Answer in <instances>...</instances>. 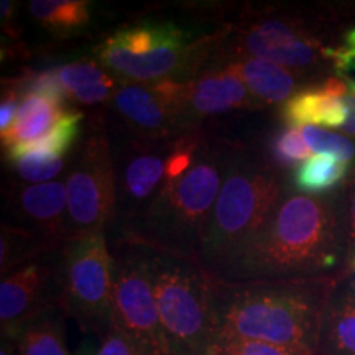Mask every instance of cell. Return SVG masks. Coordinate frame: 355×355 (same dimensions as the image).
<instances>
[{
    "mask_svg": "<svg viewBox=\"0 0 355 355\" xmlns=\"http://www.w3.org/2000/svg\"><path fill=\"white\" fill-rule=\"evenodd\" d=\"M339 278L225 282L212 275L216 337H241L318 355L324 313Z\"/></svg>",
    "mask_w": 355,
    "mask_h": 355,
    "instance_id": "1",
    "label": "cell"
},
{
    "mask_svg": "<svg viewBox=\"0 0 355 355\" xmlns=\"http://www.w3.org/2000/svg\"><path fill=\"white\" fill-rule=\"evenodd\" d=\"M344 245L340 211L329 199L282 198L272 217L220 279L275 282L322 277L339 263Z\"/></svg>",
    "mask_w": 355,
    "mask_h": 355,
    "instance_id": "2",
    "label": "cell"
},
{
    "mask_svg": "<svg viewBox=\"0 0 355 355\" xmlns=\"http://www.w3.org/2000/svg\"><path fill=\"white\" fill-rule=\"evenodd\" d=\"M283 198L278 171L250 152L235 146L198 260L216 278H222L234 261L265 227Z\"/></svg>",
    "mask_w": 355,
    "mask_h": 355,
    "instance_id": "3",
    "label": "cell"
},
{
    "mask_svg": "<svg viewBox=\"0 0 355 355\" xmlns=\"http://www.w3.org/2000/svg\"><path fill=\"white\" fill-rule=\"evenodd\" d=\"M235 146L204 137L188 173L165 183L128 235L198 259Z\"/></svg>",
    "mask_w": 355,
    "mask_h": 355,
    "instance_id": "4",
    "label": "cell"
},
{
    "mask_svg": "<svg viewBox=\"0 0 355 355\" xmlns=\"http://www.w3.org/2000/svg\"><path fill=\"white\" fill-rule=\"evenodd\" d=\"M227 33L189 43L188 33L170 20H141L119 28L97 46V63L125 83L189 81L209 66Z\"/></svg>",
    "mask_w": 355,
    "mask_h": 355,
    "instance_id": "5",
    "label": "cell"
},
{
    "mask_svg": "<svg viewBox=\"0 0 355 355\" xmlns=\"http://www.w3.org/2000/svg\"><path fill=\"white\" fill-rule=\"evenodd\" d=\"M133 239L148 260L171 355H202L214 340L212 275L196 257Z\"/></svg>",
    "mask_w": 355,
    "mask_h": 355,
    "instance_id": "6",
    "label": "cell"
},
{
    "mask_svg": "<svg viewBox=\"0 0 355 355\" xmlns=\"http://www.w3.org/2000/svg\"><path fill=\"white\" fill-rule=\"evenodd\" d=\"M324 19H311L298 12L261 8L248 12L229 28V43L222 44V58H259L295 73H316L331 68V48L339 38L331 37Z\"/></svg>",
    "mask_w": 355,
    "mask_h": 355,
    "instance_id": "7",
    "label": "cell"
},
{
    "mask_svg": "<svg viewBox=\"0 0 355 355\" xmlns=\"http://www.w3.org/2000/svg\"><path fill=\"white\" fill-rule=\"evenodd\" d=\"M56 279L60 308L84 331L104 336L114 303V257L104 230L64 243Z\"/></svg>",
    "mask_w": 355,
    "mask_h": 355,
    "instance_id": "8",
    "label": "cell"
},
{
    "mask_svg": "<svg viewBox=\"0 0 355 355\" xmlns=\"http://www.w3.org/2000/svg\"><path fill=\"white\" fill-rule=\"evenodd\" d=\"M71 159L66 175L68 242L99 232L117 216V170L109 133L102 117H94Z\"/></svg>",
    "mask_w": 355,
    "mask_h": 355,
    "instance_id": "9",
    "label": "cell"
},
{
    "mask_svg": "<svg viewBox=\"0 0 355 355\" xmlns=\"http://www.w3.org/2000/svg\"><path fill=\"white\" fill-rule=\"evenodd\" d=\"M114 303L110 327L140 344L152 355H171L159 319L152 273L141 243L125 234L115 242Z\"/></svg>",
    "mask_w": 355,
    "mask_h": 355,
    "instance_id": "10",
    "label": "cell"
},
{
    "mask_svg": "<svg viewBox=\"0 0 355 355\" xmlns=\"http://www.w3.org/2000/svg\"><path fill=\"white\" fill-rule=\"evenodd\" d=\"M109 104L130 139L175 140L199 128L186 119V81L121 83Z\"/></svg>",
    "mask_w": 355,
    "mask_h": 355,
    "instance_id": "11",
    "label": "cell"
},
{
    "mask_svg": "<svg viewBox=\"0 0 355 355\" xmlns=\"http://www.w3.org/2000/svg\"><path fill=\"white\" fill-rule=\"evenodd\" d=\"M173 140L127 139L115 155L117 212L137 224L165 186Z\"/></svg>",
    "mask_w": 355,
    "mask_h": 355,
    "instance_id": "12",
    "label": "cell"
},
{
    "mask_svg": "<svg viewBox=\"0 0 355 355\" xmlns=\"http://www.w3.org/2000/svg\"><path fill=\"white\" fill-rule=\"evenodd\" d=\"M55 270L50 263L32 260L7 273L0 283V327L3 340L15 343L26 324L60 304L51 295Z\"/></svg>",
    "mask_w": 355,
    "mask_h": 355,
    "instance_id": "13",
    "label": "cell"
},
{
    "mask_svg": "<svg viewBox=\"0 0 355 355\" xmlns=\"http://www.w3.org/2000/svg\"><path fill=\"white\" fill-rule=\"evenodd\" d=\"M254 107H259V104L248 92L241 74L219 53L201 74L186 81V119L193 127H199L202 119L212 115Z\"/></svg>",
    "mask_w": 355,
    "mask_h": 355,
    "instance_id": "14",
    "label": "cell"
},
{
    "mask_svg": "<svg viewBox=\"0 0 355 355\" xmlns=\"http://www.w3.org/2000/svg\"><path fill=\"white\" fill-rule=\"evenodd\" d=\"M13 206L32 224L44 254L68 242V193L64 181L28 184L13 193Z\"/></svg>",
    "mask_w": 355,
    "mask_h": 355,
    "instance_id": "15",
    "label": "cell"
},
{
    "mask_svg": "<svg viewBox=\"0 0 355 355\" xmlns=\"http://www.w3.org/2000/svg\"><path fill=\"white\" fill-rule=\"evenodd\" d=\"M349 91L347 81L339 76L309 84L279 107V117L288 127L324 125L340 128L347 119L344 99L349 96Z\"/></svg>",
    "mask_w": 355,
    "mask_h": 355,
    "instance_id": "16",
    "label": "cell"
},
{
    "mask_svg": "<svg viewBox=\"0 0 355 355\" xmlns=\"http://www.w3.org/2000/svg\"><path fill=\"white\" fill-rule=\"evenodd\" d=\"M220 56V55H219ZM222 58V56H220ZM232 63L259 107L283 105L303 89V74L259 58H224Z\"/></svg>",
    "mask_w": 355,
    "mask_h": 355,
    "instance_id": "17",
    "label": "cell"
},
{
    "mask_svg": "<svg viewBox=\"0 0 355 355\" xmlns=\"http://www.w3.org/2000/svg\"><path fill=\"white\" fill-rule=\"evenodd\" d=\"M56 71L68 101L79 105L109 104L115 89L121 86L119 78L97 61H74Z\"/></svg>",
    "mask_w": 355,
    "mask_h": 355,
    "instance_id": "18",
    "label": "cell"
},
{
    "mask_svg": "<svg viewBox=\"0 0 355 355\" xmlns=\"http://www.w3.org/2000/svg\"><path fill=\"white\" fill-rule=\"evenodd\" d=\"M68 110L66 104L48 99V97H24L13 125L7 132L0 133L2 150L6 152L12 146L28 144L46 135Z\"/></svg>",
    "mask_w": 355,
    "mask_h": 355,
    "instance_id": "19",
    "label": "cell"
},
{
    "mask_svg": "<svg viewBox=\"0 0 355 355\" xmlns=\"http://www.w3.org/2000/svg\"><path fill=\"white\" fill-rule=\"evenodd\" d=\"M318 355H355V291L349 286L343 293H332L324 313Z\"/></svg>",
    "mask_w": 355,
    "mask_h": 355,
    "instance_id": "20",
    "label": "cell"
},
{
    "mask_svg": "<svg viewBox=\"0 0 355 355\" xmlns=\"http://www.w3.org/2000/svg\"><path fill=\"white\" fill-rule=\"evenodd\" d=\"M84 121V114L79 110L69 109L60 122L51 128L46 135L40 137L38 140L28 141L12 146L3 152L8 163L15 162L26 155H43V157H64L66 153L71 152L76 140L81 135V123Z\"/></svg>",
    "mask_w": 355,
    "mask_h": 355,
    "instance_id": "21",
    "label": "cell"
},
{
    "mask_svg": "<svg viewBox=\"0 0 355 355\" xmlns=\"http://www.w3.org/2000/svg\"><path fill=\"white\" fill-rule=\"evenodd\" d=\"M350 163L337 159L329 155L309 157L293 173V184L301 193L316 196L321 193H329L344 183L349 175Z\"/></svg>",
    "mask_w": 355,
    "mask_h": 355,
    "instance_id": "22",
    "label": "cell"
},
{
    "mask_svg": "<svg viewBox=\"0 0 355 355\" xmlns=\"http://www.w3.org/2000/svg\"><path fill=\"white\" fill-rule=\"evenodd\" d=\"M28 8L50 32L64 35L78 32L89 24L92 3L87 0H33Z\"/></svg>",
    "mask_w": 355,
    "mask_h": 355,
    "instance_id": "23",
    "label": "cell"
},
{
    "mask_svg": "<svg viewBox=\"0 0 355 355\" xmlns=\"http://www.w3.org/2000/svg\"><path fill=\"white\" fill-rule=\"evenodd\" d=\"M13 344L19 355H71L63 327L46 314L26 324Z\"/></svg>",
    "mask_w": 355,
    "mask_h": 355,
    "instance_id": "24",
    "label": "cell"
},
{
    "mask_svg": "<svg viewBox=\"0 0 355 355\" xmlns=\"http://www.w3.org/2000/svg\"><path fill=\"white\" fill-rule=\"evenodd\" d=\"M311 148L303 139L301 128L282 127L270 135L266 144V165L275 171L298 168L309 158Z\"/></svg>",
    "mask_w": 355,
    "mask_h": 355,
    "instance_id": "25",
    "label": "cell"
},
{
    "mask_svg": "<svg viewBox=\"0 0 355 355\" xmlns=\"http://www.w3.org/2000/svg\"><path fill=\"white\" fill-rule=\"evenodd\" d=\"M3 83L15 89L19 92L20 99L28 96H42L61 102V104H66V101H68V96H66V91L60 81L56 69L37 71V73L25 74V76L17 79H7Z\"/></svg>",
    "mask_w": 355,
    "mask_h": 355,
    "instance_id": "26",
    "label": "cell"
},
{
    "mask_svg": "<svg viewBox=\"0 0 355 355\" xmlns=\"http://www.w3.org/2000/svg\"><path fill=\"white\" fill-rule=\"evenodd\" d=\"M12 170L20 180L30 184H42L55 181L66 168L64 157H43V155H26L10 162Z\"/></svg>",
    "mask_w": 355,
    "mask_h": 355,
    "instance_id": "27",
    "label": "cell"
},
{
    "mask_svg": "<svg viewBox=\"0 0 355 355\" xmlns=\"http://www.w3.org/2000/svg\"><path fill=\"white\" fill-rule=\"evenodd\" d=\"M301 133H303L306 144L314 152L329 155V157L343 159L345 163L355 159V144L345 135L319 127H303Z\"/></svg>",
    "mask_w": 355,
    "mask_h": 355,
    "instance_id": "28",
    "label": "cell"
},
{
    "mask_svg": "<svg viewBox=\"0 0 355 355\" xmlns=\"http://www.w3.org/2000/svg\"><path fill=\"white\" fill-rule=\"evenodd\" d=\"M202 355H306L298 350L282 347L261 340L241 337H216Z\"/></svg>",
    "mask_w": 355,
    "mask_h": 355,
    "instance_id": "29",
    "label": "cell"
},
{
    "mask_svg": "<svg viewBox=\"0 0 355 355\" xmlns=\"http://www.w3.org/2000/svg\"><path fill=\"white\" fill-rule=\"evenodd\" d=\"M329 61L331 69L343 79H347V74L355 69V25L339 35L331 48Z\"/></svg>",
    "mask_w": 355,
    "mask_h": 355,
    "instance_id": "30",
    "label": "cell"
},
{
    "mask_svg": "<svg viewBox=\"0 0 355 355\" xmlns=\"http://www.w3.org/2000/svg\"><path fill=\"white\" fill-rule=\"evenodd\" d=\"M92 355H152L141 347L140 344H137L135 340L123 334V332L110 329L102 336L99 347L94 350Z\"/></svg>",
    "mask_w": 355,
    "mask_h": 355,
    "instance_id": "31",
    "label": "cell"
},
{
    "mask_svg": "<svg viewBox=\"0 0 355 355\" xmlns=\"http://www.w3.org/2000/svg\"><path fill=\"white\" fill-rule=\"evenodd\" d=\"M339 211L343 219L345 252L350 257L355 252V175L344 186L343 206Z\"/></svg>",
    "mask_w": 355,
    "mask_h": 355,
    "instance_id": "32",
    "label": "cell"
},
{
    "mask_svg": "<svg viewBox=\"0 0 355 355\" xmlns=\"http://www.w3.org/2000/svg\"><path fill=\"white\" fill-rule=\"evenodd\" d=\"M20 96L12 86L3 83L2 101H0V133L7 132L15 122L17 112L20 107Z\"/></svg>",
    "mask_w": 355,
    "mask_h": 355,
    "instance_id": "33",
    "label": "cell"
},
{
    "mask_svg": "<svg viewBox=\"0 0 355 355\" xmlns=\"http://www.w3.org/2000/svg\"><path fill=\"white\" fill-rule=\"evenodd\" d=\"M345 107H347V119H345L344 125L340 127V130L347 133V135L355 137V94L350 92V94L344 99Z\"/></svg>",
    "mask_w": 355,
    "mask_h": 355,
    "instance_id": "34",
    "label": "cell"
},
{
    "mask_svg": "<svg viewBox=\"0 0 355 355\" xmlns=\"http://www.w3.org/2000/svg\"><path fill=\"white\" fill-rule=\"evenodd\" d=\"M347 272H349V279H347V283H349V288L352 291H355V252L352 255L349 257V265H347Z\"/></svg>",
    "mask_w": 355,
    "mask_h": 355,
    "instance_id": "35",
    "label": "cell"
},
{
    "mask_svg": "<svg viewBox=\"0 0 355 355\" xmlns=\"http://www.w3.org/2000/svg\"><path fill=\"white\" fill-rule=\"evenodd\" d=\"M0 355H19V354H17L15 344L10 343V340H7V344H6V340H3L2 350H0Z\"/></svg>",
    "mask_w": 355,
    "mask_h": 355,
    "instance_id": "36",
    "label": "cell"
},
{
    "mask_svg": "<svg viewBox=\"0 0 355 355\" xmlns=\"http://www.w3.org/2000/svg\"><path fill=\"white\" fill-rule=\"evenodd\" d=\"M345 81H347V84H349L350 92H354L355 94V79H345Z\"/></svg>",
    "mask_w": 355,
    "mask_h": 355,
    "instance_id": "37",
    "label": "cell"
}]
</instances>
